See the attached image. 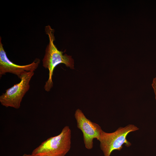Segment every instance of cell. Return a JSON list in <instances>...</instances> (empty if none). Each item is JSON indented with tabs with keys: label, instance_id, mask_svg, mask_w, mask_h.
Returning a JSON list of instances; mask_svg holds the SVG:
<instances>
[{
	"label": "cell",
	"instance_id": "1",
	"mask_svg": "<svg viewBox=\"0 0 156 156\" xmlns=\"http://www.w3.org/2000/svg\"><path fill=\"white\" fill-rule=\"evenodd\" d=\"M45 31L49 38V43L45 51L42 60V66L49 70V78L46 82L44 88L47 92L50 91L53 86L52 76L55 67L61 63L64 64L67 67L74 69V61L70 55L65 54L64 52L59 50L54 44L55 40V30L49 25L45 27Z\"/></svg>",
	"mask_w": 156,
	"mask_h": 156
},
{
	"label": "cell",
	"instance_id": "2",
	"mask_svg": "<svg viewBox=\"0 0 156 156\" xmlns=\"http://www.w3.org/2000/svg\"><path fill=\"white\" fill-rule=\"evenodd\" d=\"M71 133L69 127L65 126L59 134L43 142L31 154L39 156H65L71 148Z\"/></svg>",
	"mask_w": 156,
	"mask_h": 156
},
{
	"label": "cell",
	"instance_id": "3",
	"mask_svg": "<svg viewBox=\"0 0 156 156\" xmlns=\"http://www.w3.org/2000/svg\"><path fill=\"white\" fill-rule=\"evenodd\" d=\"M138 129L134 125H129L124 127H120L112 133L103 131L99 141L104 156H110L114 150H120L124 144L127 147L131 146V144L127 140V137L130 132Z\"/></svg>",
	"mask_w": 156,
	"mask_h": 156
},
{
	"label": "cell",
	"instance_id": "4",
	"mask_svg": "<svg viewBox=\"0 0 156 156\" xmlns=\"http://www.w3.org/2000/svg\"><path fill=\"white\" fill-rule=\"evenodd\" d=\"M34 71L25 72L21 76L20 81L7 89L0 96L1 104L6 107L20 108L23 98L29 90V83Z\"/></svg>",
	"mask_w": 156,
	"mask_h": 156
},
{
	"label": "cell",
	"instance_id": "5",
	"mask_svg": "<svg viewBox=\"0 0 156 156\" xmlns=\"http://www.w3.org/2000/svg\"><path fill=\"white\" fill-rule=\"evenodd\" d=\"M75 117L77 127L83 133L85 147L89 150L92 149L93 139H96L99 140L103 131L98 124L88 119L79 109L75 111Z\"/></svg>",
	"mask_w": 156,
	"mask_h": 156
},
{
	"label": "cell",
	"instance_id": "6",
	"mask_svg": "<svg viewBox=\"0 0 156 156\" xmlns=\"http://www.w3.org/2000/svg\"><path fill=\"white\" fill-rule=\"evenodd\" d=\"M40 62L38 58L36 59L31 63L21 65L16 64L10 61L7 57L0 37V77L7 73L17 75L18 78L21 74L25 72L34 71L38 68Z\"/></svg>",
	"mask_w": 156,
	"mask_h": 156
},
{
	"label": "cell",
	"instance_id": "7",
	"mask_svg": "<svg viewBox=\"0 0 156 156\" xmlns=\"http://www.w3.org/2000/svg\"><path fill=\"white\" fill-rule=\"evenodd\" d=\"M152 86L154 90L155 96V98L156 100V77L153 79Z\"/></svg>",
	"mask_w": 156,
	"mask_h": 156
},
{
	"label": "cell",
	"instance_id": "8",
	"mask_svg": "<svg viewBox=\"0 0 156 156\" xmlns=\"http://www.w3.org/2000/svg\"><path fill=\"white\" fill-rule=\"evenodd\" d=\"M23 156H39L33 155L32 154H27L25 153L23 155Z\"/></svg>",
	"mask_w": 156,
	"mask_h": 156
}]
</instances>
